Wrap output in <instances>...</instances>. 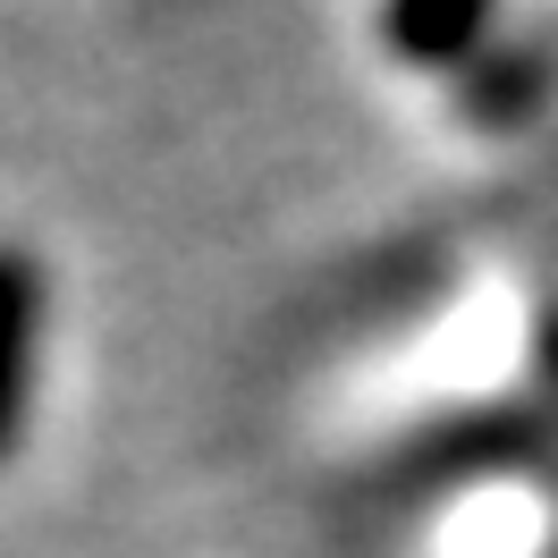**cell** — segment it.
Returning a JSON list of instances; mask_svg holds the SVG:
<instances>
[{
	"label": "cell",
	"mask_w": 558,
	"mask_h": 558,
	"mask_svg": "<svg viewBox=\"0 0 558 558\" xmlns=\"http://www.w3.org/2000/svg\"><path fill=\"white\" fill-rule=\"evenodd\" d=\"M558 415L550 407H474V415H449L415 432L407 449L389 457L381 483L398 499H449L465 483H490V474H517V465H542L550 457Z\"/></svg>",
	"instance_id": "6da1fadb"
},
{
	"label": "cell",
	"mask_w": 558,
	"mask_h": 558,
	"mask_svg": "<svg viewBox=\"0 0 558 558\" xmlns=\"http://www.w3.org/2000/svg\"><path fill=\"white\" fill-rule=\"evenodd\" d=\"M43 330H51V279L35 245L0 238V465L17 457L43 389Z\"/></svg>",
	"instance_id": "7a4b0ae2"
},
{
	"label": "cell",
	"mask_w": 558,
	"mask_h": 558,
	"mask_svg": "<svg viewBox=\"0 0 558 558\" xmlns=\"http://www.w3.org/2000/svg\"><path fill=\"white\" fill-rule=\"evenodd\" d=\"M558 94V17H542V26H524V35H499L474 60V69L457 76V110L474 119V128H524L533 110Z\"/></svg>",
	"instance_id": "3957f363"
},
{
	"label": "cell",
	"mask_w": 558,
	"mask_h": 558,
	"mask_svg": "<svg viewBox=\"0 0 558 558\" xmlns=\"http://www.w3.org/2000/svg\"><path fill=\"white\" fill-rule=\"evenodd\" d=\"M381 43L407 69H474L499 43V0H381Z\"/></svg>",
	"instance_id": "277c9868"
},
{
	"label": "cell",
	"mask_w": 558,
	"mask_h": 558,
	"mask_svg": "<svg viewBox=\"0 0 558 558\" xmlns=\"http://www.w3.org/2000/svg\"><path fill=\"white\" fill-rule=\"evenodd\" d=\"M533 381H542L533 398H542V407L558 415V314L542 322V339H533Z\"/></svg>",
	"instance_id": "5b68a950"
}]
</instances>
